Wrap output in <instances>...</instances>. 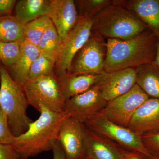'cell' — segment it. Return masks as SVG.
Returning a JSON list of instances; mask_svg holds the SVG:
<instances>
[{
  "instance_id": "24",
  "label": "cell",
  "mask_w": 159,
  "mask_h": 159,
  "mask_svg": "<svg viewBox=\"0 0 159 159\" xmlns=\"http://www.w3.org/2000/svg\"><path fill=\"white\" fill-rule=\"evenodd\" d=\"M62 40L51 22L40 39L38 48L41 52L57 55Z\"/></svg>"
},
{
  "instance_id": "34",
  "label": "cell",
  "mask_w": 159,
  "mask_h": 159,
  "mask_svg": "<svg viewBox=\"0 0 159 159\" xmlns=\"http://www.w3.org/2000/svg\"><path fill=\"white\" fill-rule=\"evenodd\" d=\"M145 159H159V155L151 154L150 156H145Z\"/></svg>"
},
{
  "instance_id": "15",
  "label": "cell",
  "mask_w": 159,
  "mask_h": 159,
  "mask_svg": "<svg viewBox=\"0 0 159 159\" xmlns=\"http://www.w3.org/2000/svg\"><path fill=\"white\" fill-rule=\"evenodd\" d=\"M159 38V0H119Z\"/></svg>"
},
{
  "instance_id": "18",
  "label": "cell",
  "mask_w": 159,
  "mask_h": 159,
  "mask_svg": "<svg viewBox=\"0 0 159 159\" xmlns=\"http://www.w3.org/2000/svg\"><path fill=\"white\" fill-rule=\"evenodd\" d=\"M40 53L37 46L25 40L22 43L20 58L14 65L7 68L12 80L22 87L28 80L31 66Z\"/></svg>"
},
{
  "instance_id": "14",
  "label": "cell",
  "mask_w": 159,
  "mask_h": 159,
  "mask_svg": "<svg viewBox=\"0 0 159 159\" xmlns=\"http://www.w3.org/2000/svg\"><path fill=\"white\" fill-rule=\"evenodd\" d=\"M128 128L141 136L159 132V99L148 98L136 111Z\"/></svg>"
},
{
  "instance_id": "35",
  "label": "cell",
  "mask_w": 159,
  "mask_h": 159,
  "mask_svg": "<svg viewBox=\"0 0 159 159\" xmlns=\"http://www.w3.org/2000/svg\"><path fill=\"white\" fill-rule=\"evenodd\" d=\"M91 159L89 157H88L87 156H85L84 157H83L82 159Z\"/></svg>"
},
{
  "instance_id": "12",
  "label": "cell",
  "mask_w": 159,
  "mask_h": 159,
  "mask_svg": "<svg viewBox=\"0 0 159 159\" xmlns=\"http://www.w3.org/2000/svg\"><path fill=\"white\" fill-rule=\"evenodd\" d=\"M136 82V69L128 68L110 73L104 71L96 85L102 98L108 102L127 93Z\"/></svg>"
},
{
  "instance_id": "29",
  "label": "cell",
  "mask_w": 159,
  "mask_h": 159,
  "mask_svg": "<svg viewBox=\"0 0 159 159\" xmlns=\"http://www.w3.org/2000/svg\"><path fill=\"white\" fill-rule=\"evenodd\" d=\"M0 159H21L14 146L0 143Z\"/></svg>"
},
{
  "instance_id": "9",
  "label": "cell",
  "mask_w": 159,
  "mask_h": 159,
  "mask_svg": "<svg viewBox=\"0 0 159 159\" xmlns=\"http://www.w3.org/2000/svg\"><path fill=\"white\" fill-rule=\"evenodd\" d=\"M92 19L79 15L77 25L63 40L57 57L55 74L68 73L76 54L92 34Z\"/></svg>"
},
{
  "instance_id": "20",
  "label": "cell",
  "mask_w": 159,
  "mask_h": 159,
  "mask_svg": "<svg viewBox=\"0 0 159 159\" xmlns=\"http://www.w3.org/2000/svg\"><path fill=\"white\" fill-rule=\"evenodd\" d=\"M135 69L137 85L150 98L159 99V69L153 62Z\"/></svg>"
},
{
  "instance_id": "16",
  "label": "cell",
  "mask_w": 159,
  "mask_h": 159,
  "mask_svg": "<svg viewBox=\"0 0 159 159\" xmlns=\"http://www.w3.org/2000/svg\"><path fill=\"white\" fill-rule=\"evenodd\" d=\"M100 74H71L65 73L56 75L65 100L89 90L99 82Z\"/></svg>"
},
{
  "instance_id": "19",
  "label": "cell",
  "mask_w": 159,
  "mask_h": 159,
  "mask_svg": "<svg viewBox=\"0 0 159 159\" xmlns=\"http://www.w3.org/2000/svg\"><path fill=\"white\" fill-rule=\"evenodd\" d=\"M51 0H20L15 7L14 16L25 25L41 16L47 15Z\"/></svg>"
},
{
  "instance_id": "21",
  "label": "cell",
  "mask_w": 159,
  "mask_h": 159,
  "mask_svg": "<svg viewBox=\"0 0 159 159\" xmlns=\"http://www.w3.org/2000/svg\"><path fill=\"white\" fill-rule=\"evenodd\" d=\"M25 25L14 15L0 16V42H23L25 40Z\"/></svg>"
},
{
  "instance_id": "13",
  "label": "cell",
  "mask_w": 159,
  "mask_h": 159,
  "mask_svg": "<svg viewBox=\"0 0 159 159\" xmlns=\"http://www.w3.org/2000/svg\"><path fill=\"white\" fill-rule=\"evenodd\" d=\"M47 16L62 40L77 25L79 18L73 0H51Z\"/></svg>"
},
{
  "instance_id": "6",
  "label": "cell",
  "mask_w": 159,
  "mask_h": 159,
  "mask_svg": "<svg viewBox=\"0 0 159 159\" xmlns=\"http://www.w3.org/2000/svg\"><path fill=\"white\" fill-rule=\"evenodd\" d=\"M84 125L93 132L115 141L129 151L139 152L145 156L152 154L145 148L141 135L127 127L111 122L99 114L86 122Z\"/></svg>"
},
{
  "instance_id": "25",
  "label": "cell",
  "mask_w": 159,
  "mask_h": 159,
  "mask_svg": "<svg viewBox=\"0 0 159 159\" xmlns=\"http://www.w3.org/2000/svg\"><path fill=\"white\" fill-rule=\"evenodd\" d=\"M22 43L0 42V63L6 68L14 65L20 56Z\"/></svg>"
},
{
  "instance_id": "28",
  "label": "cell",
  "mask_w": 159,
  "mask_h": 159,
  "mask_svg": "<svg viewBox=\"0 0 159 159\" xmlns=\"http://www.w3.org/2000/svg\"><path fill=\"white\" fill-rule=\"evenodd\" d=\"M141 136L143 144L150 153L159 155V132L145 134Z\"/></svg>"
},
{
  "instance_id": "17",
  "label": "cell",
  "mask_w": 159,
  "mask_h": 159,
  "mask_svg": "<svg viewBox=\"0 0 159 159\" xmlns=\"http://www.w3.org/2000/svg\"><path fill=\"white\" fill-rule=\"evenodd\" d=\"M85 154L92 159H122L123 149L86 128Z\"/></svg>"
},
{
  "instance_id": "2",
  "label": "cell",
  "mask_w": 159,
  "mask_h": 159,
  "mask_svg": "<svg viewBox=\"0 0 159 159\" xmlns=\"http://www.w3.org/2000/svg\"><path fill=\"white\" fill-rule=\"evenodd\" d=\"M39 111V118L30 123L25 132L15 138L12 145L22 158L28 159L52 150L61 125L69 116L65 112H56L43 105L40 106Z\"/></svg>"
},
{
  "instance_id": "32",
  "label": "cell",
  "mask_w": 159,
  "mask_h": 159,
  "mask_svg": "<svg viewBox=\"0 0 159 159\" xmlns=\"http://www.w3.org/2000/svg\"><path fill=\"white\" fill-rule=\"evenodd\" d=\"M122 159H145V156L135 152L123 150Z\"/></svg>"
},
{
  "instance_id": "4",
  "label": "cell",
  "mask_w": 159,
  "mask_h": 159,
  "mask_svg": "<svg viewBox=\"0 0 159 159\" xmlns=\"http://www.w3.org/2000/svg\"><path fill=\"white\" fill-rule=\"evenodd\" d=\"M0 106L8 119L10 130L15 137L22 134L33 122L28 116L29 106L22 87L9 75L6 67L0 63Z\"/></svg>"
},
{
  "instance_id": "1",
  "label": "cell",
  "mask_w": 159,
  "mask_h": 159,
  "mask_svg": "<svg viewBox=\"0 0 159 159\" xmlns=\"http://www.w3.org/2000/svg\"><path fill=\"white\" fill-rule=\"evenodd\" d=\"M159 37L148 29L128 39L106 40L104 71L107 73L139 66L154 61Z\"/></svg>"
},
{
  "instance_id": "31",
  "label": "cell",
  "mask_w": 159,
  "mask_h": 159,
  "mask_svg": "<svg viewBox=\"0 0 159 159\" xmlns=\"http://www.w3.org/2000/svg\"><path fill=\"white\" fill-rule=\"evenodd\" d=\"M53 159H66L65 155L59 142L56 141L52 148Z\"/></svg>"
},
{
  "instance_id": "30",
  "label": "cell",
  "mask_w": 159,
  "mask_h": 159,
  "mask_svg": "<svg viewBox=\"0 0 159 159\" xmlns=\"http://www.w3.org/2000/svg\"><path fill=\"white\" fill-rule=\"evenodd\" d=\"M17 1L0 0V16L12 15Z\"/></svg>"
},
{
  "instance_id": "36",
  "label": "cell",
  "mask_w": 159,
  "mask_h": 159,
  "mask_svg": "<svg viewBox=\"0 0 159 159\" xmlns=\"http://www.w3.org/2000/svg\"><path fill=\"white\" fill-rule=\"evenodd\" d=\"M21 159H28V158H22Z\"/></svg>"
},
{
  "instance_id": "23",
  "label": "cell",
  "mask_w": 159,
  "mask_h": 159,
  "mask_svg": "<svg viewBox=\"0 0 159 159\" xmlns=\"http://www.w3.org/2000/svg\"><path fill=\"white\" fill-rule=\"evenodd\" d=\"M51 22L48 16L45 15L26 24L25 40L38 47L40 39Z\"/></svg>"
},
{
  "instance_id": "7",
  "label": "cell",
  "mask_w": 159,
  "mask_h": 159,
  "mask_svg": "<svg viewBox=\"0 0 159 159\" xmlns=\"http://www.w3.org/2000/svg\"><path fill=\"white\" fill-rule=\"evenodd\" d=\"M106 40L92 33L74 57L68 74H100L104 71L106 57Z\"/></svg>"
},
{
  "instance_id": "5",
  "label": "cell",
  "mask_w": 159,
  "mask_h": 159,
  "mask_svg": "<svg viewBox=\"0 0 159 159\" xmlns=\"http://www.w3.org/2000/svg\"><path fill=\"white\" fill-rule=\"evenodd\" d=\"M23 88L29 105L37 110L43 105L56 112H64L66 100L55 74L28 80Z\"/></svg>"
},
{
  "instance_id": "33",
  "label": "cell",
  "mask_w": 159,
  "mask_h": 159,
  "mask_svg": "<svg viewBox=\"0 0 159 159\" xmlns=\"http://www.w3.org/2000/svg\"><path fill=\"white\" fill-rule=\"evenodd\" d=\"M154 63L157 66V67L159 69V38L158 40L157 45V48L156 54L155 58Z\"/></svg>"
},
{
  "instance_id": "26",
  "label": "cell",
  "mask_w": 159,
  "mask_h": 159,
  "mask_svg": "<svg viewBox=\"0 0 159 159\" xmlns=\"http://www.w3.org/2000/svg\"><path fill=\"white\" fill-rule=\"evenodd\" d=\"M74 2L79 8V15L92 19L100 10L111 4L113 0H80Z\"/></svg>"
},
{
  "instance_id": "10",
  "label": "cell",
  "mask_w": 159,
  "mask_h": 159,
  "mask_svg": "<svg viewBox=\"0 0 159 159\" xmlns=\"http://www.w3.org/2000/svg\"><path fill=\"white\" fill-rule=\"evenodd\" d=\"M107 102L96 85L84 93L66 100L64 112L84 124L100 113Z\"/></svg>"
},
{
  "instance_id": "3",
  "label": "cell",
  "mask_w": 159,
  "mask_h": 159,
  "mask_svg": "<svg viewBox=\"0 0 159 159\" xmlns=\"http://www.w3.org/2000/svg\"><path fill=\"white\" fill-rule=\"evenodd\" d=\"M91 20L92 33L105 40L129 39L148 29L119 0H113Z\"/></svg>"
},
{
  "instance_id": "11",
  "label": "cell",
  "mask_w": 159,
  "mask_h": 159,
  "mask_svg": "<svg viewBox=\"0 0 159 159\" xmlns=\"http://www.w3.org/2000/svg\"><path fill=\"white\" fill-rule=\"evenodd\" d=\"M86 127L83 123L68 116L60 127L57 141L66 159H81L86 156Z\"/></svg>"
},
{
  "instance_id": "8",
  "label": "cell",
  "mask_w": 159,
  "mask_h": 159,
  "mask_svg": "<svg viewBox=\"0 0 159 159\" xmlns=\"http://www.w3.org/2000/svg\"><path fill=\"white\" fill-rule=\"evenodd\" d=\"M149 98L136 84L127 93L108 101L99 115L117 125L128 128L136 111Z\"/></svg>"
},
{
  "instance_id": "27",
  "label": "cell",
  "mask_w": 159,
  "mask_h": 159,
  "mask_svg": "<svg viewBox=\"0 0 159 159\" xmlns=\"http://www.w3.org/2000/svg\"><path fill=\"white\" fill-rule=\"evenodd\" d=\"M15 138L9 128L7 116L0 106V143L12 145Z\"/></svg>"
},
{
  "instance_id": "22",
  "label": "cell",
  "mask_w": 159,
  "mask_h": 159,
  "mask_svg": "<svg viewBox=\"0 0 159 159\" xmlns=\"http://www.w3.org/2000/svg\"><path fill=\"white\" fill-rule=\"evenodd\" d=\"M57 57L55 54L40 52L31 66L28 80L55 74Z\"/></svg>"
}]
</instances>
